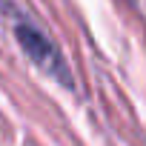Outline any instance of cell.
I'll use <instances>...</instances> for the list:
<instances>
[{"instance_id": "6da1fadb", "label": "cell", "mask_w": 146, "mask_h": 146, "mask_svg": "<svg viewBox=\"0 0 146 146\" xmlns=\"http://www.w3.org/2000/svg\"><path fill=\"white\" fill-rule=\"evenodd\" d=\"M17 40H20V46H23V52L40 66V69H46V72H52L54 78H60L63 83H69V75H66V63H63V57H60V52L49 43V37L37 29V26H26V23H20L17 26Z\"/></svg>"}]
</instances>
